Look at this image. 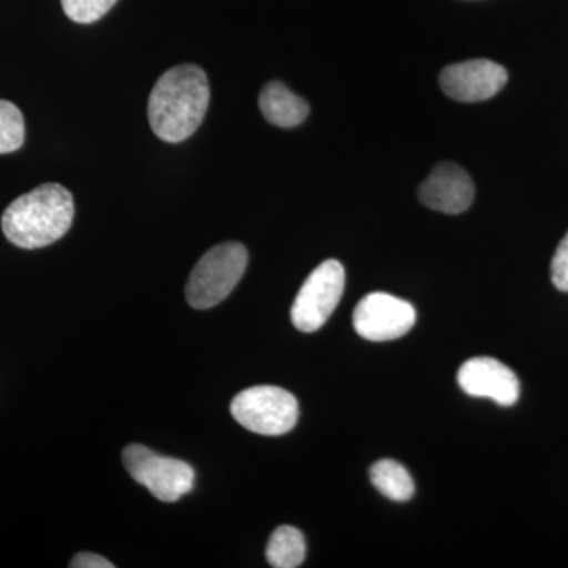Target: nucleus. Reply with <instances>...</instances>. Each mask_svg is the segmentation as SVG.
Returning <instances> with one entry per match:
<instances>
[{
    "label": "nucleus",
    "mask_w": 568,
    "mask_h": 568,
    "mask_svg": "<svg viewBox=\"0 0 568 568\" xmlns=\"http://www.w3.org/2000/svg\"><path fill=\"white\" fill-rule=\"evenodd\" d=\"M211 102L207 74L192 63L173 67L156 81L149 97V123L166 142H182L203 123Z\"/></svg>",
    "instance_id": "nucleus-1"
},
{
    "label": "nucleus",
    "mask_w": 568,
    "mask_h": 568,
    "mask_svg": "<svg viewBox=\"0 0 568 568\" xmlns=\"http://www.w3.org/2000/svg\"><path fill=\"white\" fill-rule=\"evenodd\" d=\"M74 219L73 196L61 183H43L22 194L2 215V231L20 248H43L69 233Z\"/></svg>",
    "instance_id": "nucleus-2"
},
{
    "label": "nucleus",
    "mask_w": 568,
    "mask_h": 568,
    "mask_svg": "<svg viewBox=\"0 0 568 568\" xmlns=\"http://www.w3.org/2000/svg\"><path fill=\"white\" fill-rule=\"evenodd\" d=\"M248 265V252L239 242L213 246L194 265L185 287L186 302L196 310L222 304L241 282Z\"/></svg>",
    "instance_id": "nucleus-3"
},
{
    "label": "nucleus",
    "mask_w": 568,
    "mask_h": 568,
    "mask_svg": "<svg viewBox=\"0 0 568 568\" xmlns=\"http://www.w3.org/2000/svg\"><path fill=\"white\" fill-rule=\"evenodd\" d=\"M231 414L237 424L256 435L282 436L297 424L298 403L282 387L256 386L235 395Z\"/></svg>",
    "instance_id": "nucleus-4"
},
{
    "label": "nucleus",
    "mask_w": 568,
    "mask_h": 568,
    "mask_svg": "<svg viewBox=\"0 0 568 568\" xmlns=\"http://www.w3.org/2000/svg\"><path fill=\"white\" fill-rule=\"evenodd\" d=\"M122 458L133 480L163 503H178L194 487V469L182 459L162 457L140 444L123 448Z\"/></svg>",
    "instance_id": "nucleus-5"
},
{
    "label": "nucleus",
    "mask_w": 568,
    "mask_h": 568,
    "mask_svg": "<svg viewBox=\"0 0 568 568\" xmlns=\"http://www.w3.org/2000/svg\"><path fill=\"white\" fill-rule=\"evenodd\" d=\"M345 283V267L339 261L327 260L317 265L302 284L291 308L295 328L304 334L320 331L342 301Z\"/></svg>",
    "instance_id": "nucleus-6"
},
{
    "label": "nucleus",
    "mask_w": 568,
    "mask_h": 568,
    "mask_svg": "<svg viewBox=\"0 0 568 568\" xmlns=\"http://www.w3.org/2000/svg\"><path fill=\"white\" fill-rule=\"evenodd\" d=\"M413 304L387 293L365 295L355 306V332L368 342H390L402 338L416 325Z\"/></svg>",
    "instance_id": "nucleus-7"
},
{
    "label": "nucleus",
    "mask_w": 568,
    "mask_h": 568,
    "mask_svg": "<svg viewBox=\"0 0 568 568\" xmlns=\"http://www.w3.org/2000/svg\"><path fill=\"white\" fill-rule=\"evenodd\" d=\"M508 74L499 63L476 59L448 65L440 73V89L463 103L484 102L507 84Z\"/></svg>",
    "instance_id": "nucleus-8"
},
{
    "label": "nucleus",
    "mask_w": 568,
    "mask_h": 568,
    "mask_svg": "<svg viewBox=\"0 0 568 568\" xmlns=\"http://www.w3.org/2000/svg\"><path fill=\"white\" fill-rule=\"evenodd\" d=\"M458 384L465 394L488 398L499 406L510 407L519 398L517 375L493 357H474L465 362L458 372Z\"/></svg>",
    "instance_id": "nucleus-9"
},
{
    "label": "nucleus",
    "mask_w": 568,
    "mask_h": 568,
    "mask_svg": "<svg viewBox=\"0 0 568 568\" xmlns=\"http://www.w3.org/2000/svg\"><path fill=\"white\" fill-rule=\"evenodd\" d=\"M474 194L473 179L455 163L437 164L418 189V197L426 207L448 215L467 211Z\"/></svg>",
    "instance_id": "nucleus-10"
},
{
    "label": "nucleus",
    "mask_w": 568,
    "mask_h": 568,
    "mask_svg": "<svg viewBox=\"0 0 568 568\" xmlns=\"http://www.w3.org/2000/svg\"><path fill=\"white\" fill-rule=\"evenodd\" d=\"M260 108L265 121L282 129L301 125L310 114L308 103L278 81L265 85L260 95Z\"/></svg>",
    "instance_id": "nucleus-11"
},
{
    "label": "nucleus",
    "mask_w": 568,
    "mask_h": 568,
    "mask_svg": "<svg viewBox=\"0 0 568 568\" xmlns=\"http://www.w3.org/2000/svg\"><path fill=\"white\" fill-rule=\"evenodd\" d=\"M373 487L395 503H406L416 493V484L405 466L395 459H381L369 469Z\"/></svg>",
    "instance_id": "nucleus-12"
},
{
    "label": "nucleus",
    "mask_w": 568,
    "mask_h": 568,
    "mask_svg": "<svg viewBox=\"0 0 568 568\" xmlns=\"http://www.w3.org/2000/svg\"><path fill=\"white\" fill-rule=\"evenodd\" d=\"M306 545L304 534L293 526H280L268 540L265 558L275 568H295L304 564Z\"/></svg>",
    "instance_id": "nucleus-13"
},
{
    "label": "nucleus",
    "mask_w": 568,
    "mask_h": 568,
    "mask_svg": "<svg viewBox=\"0 0 568 568\" xmlns=\"http://www.w3.org/2000/svg\"><path fill=\"white\" fill-rule=\"evenodd\" d=\"M26 138L24 118L13 103L0 100V153L17 152Z\"/></svg>",
    "instance_id": "nucleus-14"
},
{
    "label": "nucleus",
    "mask_w": 568,
    "mask_h": 568,
    "mask_svg": "<svg viewBox=\"0 0 568 568\" xmlns=\"http://www.w3.org/2000/svg\"><path fill=\"white\" fill-rule=\"evenodd\" d=\"M63 11L71 21L91 24L99 21L118 3V0H61Z\"/></svg>",
    "instance_id": "nucleus-15"
},
{
    "label": "nucleus",
    "mask_w": 568,
    "mask_h": 568,
    "mask_svg": "<svg viewBox=\"0 0 568 568\" xmlns=\"http://www.w3.org/2000/svg\"><path fill=\"white\" fill-rule=\"evenodd\" d=\"M552 284L562 293H568V233L556 250L551 263Z\"/></svg>",
    "instance_id": "nucleus-16"
},
{
    "label": "nucleus",
    "mask_w": 568,
    "mask_h": 568,
    "mask_svg": "<svg viewBox=\"0 0 568 568\" xmlns=\"http://www.w3.org/2000/svg\"><path fill=\"white\" fill-rule=\"evenodd\" d=\"M71 568H114V564L93 552H80L70 562Z\"/></svg>",
    "instance_id": "nucleus-17"
}]
</instances>
